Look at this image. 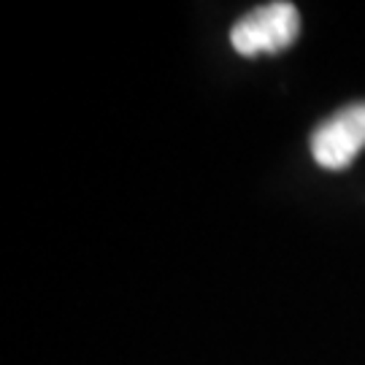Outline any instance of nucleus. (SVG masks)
I'll return each instance as SVG.
<instances>
[{
  "label": "nucleus",
  "instance_id": "f03ea898",
  "mask_svg": "<svg viewBox=\"0 0 365 365\" xmlns=\"http://www.w3.org/2000/svg\"><path fill=\"white\" fill-rule=\"evenodd\" d=\"M365 149V101L349 103L312 133V155L325 170L349 168Z\"/></svg>",
  "mask_w": 365,
  "mask_h": 365
},
{
  "label": "nucleus",
  "instance_id": "f257e3e1",
  "mask_svg": "<svg viewBox=\"0 0 365 365\" xmlns=\"http://www.w3.org/2000/svg\"><path fill=\"white\" fill-rule=\"evenodd\" d=\"M300 14L292 3H268L255 11L244 14L230 30V43L238 54L255 57V54H276L284 52L298 41Z\"/></svg>",
  "mask_w": 365,
  "mask_h": 365
}]
</instances>
